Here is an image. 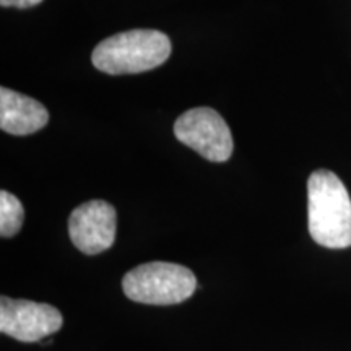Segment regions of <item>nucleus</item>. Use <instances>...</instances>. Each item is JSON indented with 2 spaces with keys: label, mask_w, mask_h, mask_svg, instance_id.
Segmentation results:
<instances>
[{
  "label": "nucleus",
  "mask_w": 351,
  "mask_h": 351,
  "mask_svg": "<svg viewBox=\"0 0 351 351\" xmlns=\"http://www.w3.org/2000/svg\"><path fill=\"white\" fill-rule=\"evenodd\" d=\"M307 225L319 245L345 249L351 245V199L335 173L317 169L307 181Z\"/></svg>",
  "instance_id": "obj_1"
},
{
  "label": "nucleus",
  "mask_w": 351,
  "mask_h": 351,
  "mask_svg": "<svg viewBox=\"0 0 351 351\" xmlns=\"http://www.w3.org/2000/svg\"><path fill=\"white\" fill-rule=\"evenodd\" d=\"M171 56V41L156 29H130L114 34L95 47L93 65L109 75L142 73L160 67Z\"/></svg>",
  "instance_id": "obj_2"
},
{
  "label": "nucleus",
  "mask_w": 351,
  "mask_h": 351,
  "mask_svg": "<svg viewBox=\"0 0 351 351\" xmlns=\"http://www.w3.org/2000/svg\"><path fill=\"white\" fill-rule=\"evenodd\" d=\"M125 296L135 302L171 306L195 293L197 278L187 267L171 262H150L135 267L122 280Z\"/></svg>",
  "instance_id": "obj_3"
},
{
  "label": "nucleus",
  "mask_w": 351,
  "mask_h": 351,
  "mask_svg": "<svg viewBox=\"0 0 351 351\" xmlns=\"http://www.w3.org/2000/svg\"><path fill=\"white\" fill-rule=\"evenodd\" d=\"M174 135L199 155L213 163L228 161L232 155V135L228 124L212 108H194L174 124Z\"/></svg>",
  "instance_id": "obj_4"
},
{
  "label": "nucleus",
  "mask_w": 351,
  "mask_h": 351,
  "mask_svg": "<svg viewBox=\"0 0 351 351\" xmlns=\"http://www.w3.org/2000/svg\"><path fill=\"white\" fill-rule=\"evenodd\" d=\"M64 319L54 306L28 300L0 298V332L12 339L41 341L62 328Z\"/></svg>",
  "instance_id": "obj_5"
},
{
  "label": "nucleus",
  "mask_w": 351,
  "mask_h": 351,
  "mask_svg": "<svg viewBox=\"0 0 351 351\" xmlns=\"http://www.w3.org/2000/svg\"><path fill=\"white\" fill-rule=\"evenodd\" d=\"M116 208L104 200L82 204L69 218L70 239L78 251L86 256L108 251L116 239Z\"/></svg>",
  "instance_id": "obj_6"
},
{
  "label": "nucleus",
  "mask_w": 351,
  "mask_h": 351,
  "mask_svg": "<svg viewBox=\"0 0 351 351\" xmlns=\"http://www.w3.org/2000/svg\"><path fill=\"white\" fill-rule=\"evenodd\" d=\"M49 122V112L36 99L0 88V129L12 135H29Z\"/></svg>",
  "instance_id": "obj_7"
},
{
  "label": "nucleus",
  "mask_w": 351,
  "mask_h": 351,
  "mask_svg": "<svg viewBox=\"0 0 351 351\" xmlns=\"http://www.w3.org/2000/svg\"><path fill=\"white\" fill-rule=\"evenodd\" d=\"M23 205L10 192H0V236L12 238L23 226Z\"/></svg>",
  "instance_id": "obj_8"
},
{
  "label": "nucleus",
  "mask_w": 351,
  "mask_h": 351,
  "mask_svg": "<svg viewBox=\"0 0 351 351\" xmlns=\"http://www.w3.org/2000/svg\"><path fill=\"white\" fill-rule=\"evenodd\" d=\"M43 0H0L2 7H15V8H29L41 3Z\"/></svg>",
  "instance_id": "obj_9"
}]
</instances>
